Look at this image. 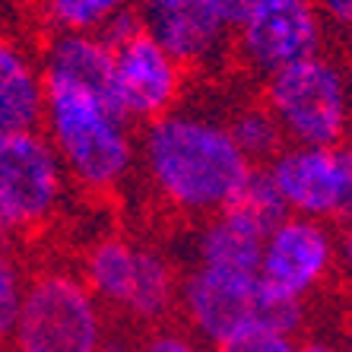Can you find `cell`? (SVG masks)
<instances>
[{
    "label": "cell",
    "mask_w": 352,
    "mask_h": 352,
    "mask_svg": "<svg viewBox=\"0 0 352 352\" xmlns=\"http://www.w3.org/2000/svg\"><path fill=\"white\" fill-rule=\"evenodd\" d=\"M333 238L318 219L289 216L270 238L261 263L263 289L286 302H305V295L324 283L333 267Z\"/></svg>",
    "instance_id": "9"
},
{
    "label": "cell",
    "mask_w": 352,
    "mask_h": 352,
    "mask_svg": "<svg viewBox=\"0 0 352 352\" xmlns=\"http://www.w3.org/2000/svg\"><path fill=\"white\" fill-rule=\"evenodd\" d=\"M340 156H343V168H346V200L340 219L352 226V143H340Z\"/></svg>",
    "instance_id": "23"
},
{
    "label": "cell",
    "mask_w": 352,
    "mask_h": 352,
    "mask_svg": "<svg viewBox=\"0 0 352 352\" xmlns=\"http://www.w3.org/2000/svg\"><path fill=\"white\" fill-rule=\"evenodd\" d=\"M131 0H45V16L58 32H98Z\"/></svg>",
    "instance_id": "18"
},
{
    "label": "cell",
    "mask_w": 352,
    "mask_h": 352,
    "mask_svg": "<svg viewBox=\"0 0 352 352\" xmlns=\"http://www.w3.org/2000/svg\"><path fill=\"white\" fill-rule=\"evenodd\" d=\"M45 74V70H41ZM48 89V137L60 162L89 190H108L127 178L133 143L127 121L80 86L45 74Z\"/></svg>",
    "instance_id": "2"
},
{
    "label": "cell",
    "mask_w": 352,
    "mask_h": 352,
    "mask_svg": "<svg viewBox=\"0 0 352 352\" xmlns=\"http://www.w3.org/2000/svg\"><path fill=\"white\" fill-rule=\"evenodd\" d=\"M197 251H200V267L206 270L232 273V276H261L267 235L222 210L204 226Z\"/></svg>",
    "instance_id": "15"
},
{
    "label": "cell",
    "mask_w": 352,
    "mask_h": 352,
    "mask_svg": "<svg viewBox=\"0 0 352 352\" xmlns=\"http://www.w3.org/2000/svg\"><path fill=\"white\" fill-rule=\"evenodd\" d=\"M16 352H102V318L92 289L74 273L45 270L25 289Z\"/></svg>",
    "instance_id": "5"
},
{
    "label": "cell",
    "mask_w": 352,
    "mask_h": 352,
    "mask_svg": "<svg viewBox=\"0 0 352 352\" xmlns=\"http://www.w3.org/2000/svg\"><path fill=\"white\" fill-rule=\"evenodd\" d=\"M41 70L80 86L105 108H111L118 118L131 121L121 98V82H118V58L96 32H58L48 45Z\"/></svg>",
    "instance_id": "13"
},
{
    "label": "cell",
    "mask_w": 352,
    "mask_h": 352,
    "mask_svg": "<svg viewBox=\"0 0 352 352\" xmlns=\"http://www.w3.org/2000/svg\"><path fill=\"white\" fill-rule=\"evenodd\" d=\"M213 352H298V346L289 333H279V330L270 327H254L213 346Z\"/></svg>",
    "instance_id": "20"
},
{
    "label": "cell",
    "mask_w": 352,
    "mask_h": 352,
    "mask_svg": "<svg viewBox=\"0 0 352 352\" xmlns=\"http://www.w3.org/2000/svg\"><path fill=\"white\" fill-rule=\"evenodd\" d=\"M238 51L261 74H276L298 60L318 58L320 10L314 0H257L254 13L238 29Z\"/></svg>",
    "instance_id": "8"
},
{
    "label": "cell",
    "mask_w": 352,
    "mask_h": 352,
    "mask_svg": "<svg viewBox=\"0 0 352 352\" xmlns=\"http://www.w3.org/2000/svg\"><path fill=\"white\" fill-rule=\"evenodd\" d=\"M181 308L190 327L213 346L254 327H270L292 336L305 318L302 302L270 295L261 276H232L206 267H197L181 283Z\"/></svg>",
    "instance_id": "3"
},
{
    "label": "cell",
    "mask_w": 352,
    "mask_h": 352,
    "mask_svg": "<svg viewBox=\"0 0 352 352\" xmlns=\"http://www.w3.org/2000/svg\"><path fill=\"white\" fill-rule=\"evenodd\" d=\"M143 352H204V349L181 333H156L143 346Z\"/></svg>",
    "instance_id": "22"
},
{
    "label": "cell",
    "mask_w": 352,
    "mask_h": 352,
    "mask_svg": "<svg viewBox=\"0 0 352 352\" xmlns=\"http://www.w3.org/2000/svg\"><path fill=\"white\" fill-rule=\"evenodd\" d=\"M45 115H48L45 74L35 70V64L23 48H16L13 41H3V48H0V131H38Z\"/></svg>",
    "instance_id": "14"
},
{
    "label": "cell",
    "mask_w": 352,
    "mask_h": 352,
    "mask_svg": "<svg viewBox=\"0 0 352 352\" xmlns=\"http://www.w3.org/2000/svg\"><path fill=\"white\" fill-rule=\"evenodd\" d=\"M82 276L98 302L121 308L133 320H162L175 305V273L159 251L121 235L98 238L86 251Z\"/></svg>",
    "instance_id": "6"
},
{
    "label": "cell",
    "mask_w": 352,
    "mask_h": 352,
    "mask_svg": "<svg viewBox=\"0 0 352 352\" xmlns=\"http://www.w3.org/2000/svg\"><path fill=\"white\" fill-rule=\"evenodd\" d=\"M140 16L149 35L178 64H204L232 32L219 0H140Z\"/></svg>",
    "instance_id": "12"
},
{
    "label": "cell",
    "mask_w": 352,
    "mask_h": 352,
    "mask_svg": "<svg viewBox=\"0 0 352 352\" xmlns=\"http://www.w3.org/2000/svg\"><path fill=\"white\" fill-rule=\"evenodd\" d=\"M270 175L295 216L340 219L346 200V168L340 146H289L279 159H273Z\"/></svg>",
    "instance_id": "10"
},
{
    "label": "cell",
    "mask_w": 352,
    "mask_h": 352,
    "mask_svg": "<svg viewBox=\"0 0 352 352\" xmlns=\"http://www.w3.org/2000/svg\"><path fill=\"white\" fill-rule=\"evenodd\" d=\"M346 76L330 58H308L267 80V108L295 146H340L349 124Z\"/></svg>",
    "instance_id": "4"
},
{
    "label": "cell",
    "mask_w": 352,
    "mask_h": 352,
    "mask_svg": "<svg viewBox=\"0 0 352 352\" xmlns=\"http://www.w3.org/2000/svg\"><path fill=\"white\" fill-rule=\"evenodd\" d=\"M226 213L238 216L241 222L254 226L257 232H263V235L270 238L273 232L292 216V210H289V204L283 200V194H279L276 181H273V175H270V165H254L251 175H248V181L229 200Z\"/></svg>",
    "instance_id": "16"
},
{
    "label": "cell",
    "mask_w": 352,
    "mask_h": 352,
    "mask_svg": "<svg viewBox=\"0 0 352 352\" xmlns=\"http://www.w3.org/2000/svg\"><path fill=\"white\" fill-rule=\"evenodd\" d=\"M343 254H346V261L352 263V226L346 229V235H343Z\"/></svg>",
    "instance_id": "25"
},
{
    "label": "cell",
    "mask_w": 352,
    "mask_h": 352,
    "mask_svg": "<svg viewBox=\"0 0 352 352\" xmlns=\"http://www.w3.org/2000/svg\"><path fill=\"white\" fill-rule=\"evenodd\" d=\"M349 352H352V349H349Z\"/></svg>",
    "instance_id": "27"
},
{
    "label": "cell",
    "mask_w": 352,
    "mask_h": 352,
    "mask_svg": "<svg viewBox=\"0 0 352 352\" xmlns=\"http://www.w3.org/2000/svg\"><path fill=\"white\" fill-rule=\"evenodd\" d=\"M232 140L238 143V149L245 153L254 165H273V159H279L286 153V131L276 121L270 108H241L229 124Z\"/></svg>",
    "instance_id": "17"
},
{
    "label": "cell",
    "mask_w": 352,
    "mask_h": 352,
    "mask_svg": "<svg viewBox=\"0 0 352 352\" xmlns=\"http://www.w3.org/2000/svg\"><path fill=\"white\" fill-rule=\"evenodd\" d=\"M60 156L38 131L0 137V222L7 232L41 226L60 200Z\"/></svg>",
    "instance_id": "7"
},
{
    "label": "cell",
    "mask_w": 352,
    "mask_h": 352,
    "mask_svg": "<svg viewBox=\"0 0 352 352\" xmlns=\"http://www.w3.org/2000/svg\"><path fill=\"white\" fill-rule=\"evenodd\" d=\"M115 58L127 118L153 124L168 115L181 89V64L149 35V29L121 45Z\"/></svg>",
    "instance_id": "11"
},
{
    "label": "cell",
    "mask_w": 352,
    "mask_h": 352,
    "mask_svg": "<svg viewBox=\"0 0 352 352\" xmlns=\"http://www.w3.org/2000/svg\"><path fill=\"white\" fill-rule=\"evenodd\" d=\"M349 121H352V105H349Z\"/></svg>",
    "instance_id": "26"
},
{
    "label": "cell",
    "mask_w": 352,
    "mask_h": 352,
    "mask_svg": "<svg viewBox=\"0 0 352 352\" xmlns=\"http://www.w3.org/2000/svg\"><path fill=\"white\" fill-rule=\"evenodd\" d=\"M25 289H29V283H23L13 261L3 257V267H0V330H3V336L16 333L23 302H25Z\"/></svg>",
    "instance_id": "19"
},
{
    "label": "cell",
    "mask_w": 352,
    "mask_h": 352,
    "mask_svg": "<svg viewBox=\"0 0 352 352\" xmlns=\"http://www.w3.org/2000/svg\"><path fill=\"white\" fill-rule=\"evenodd\" d=\"M314 3L327 23H333L343 32H352V0H314Z\"/></svg>",
    "instance_id": "21"
},
{
    "label": "cell",
    "mask_w": 352,
    "mask_h": 352,
    "mask_svg": "<svg viewBox=\"0 0 352 352\" xmlns=\"http://www.w3.org/2000/svg\"><path fill=\"white\" fill-rule=\"evenodd\" d=\"M143 156L159 194L188 213H222L254 168L229 127L194 115H165L149 124Z\"/></svg>",
    "instance_id": "1"
},
{
    "label": "cell",
    "mask_w": 352,
    "mask_h": 352,
    "mask_svg": "<svg viewBox=\"0 0 352 352\" xmlns=\"http://www.w3.org/2000/svg\"><path fill=\"white\" fill-rule=\"evenodd\" d=\"M298 352H340V349L330 346V343H324V340H308V343L298 346Z\"/></svg>",
    "instance_id": "24"
}]
</instances>
